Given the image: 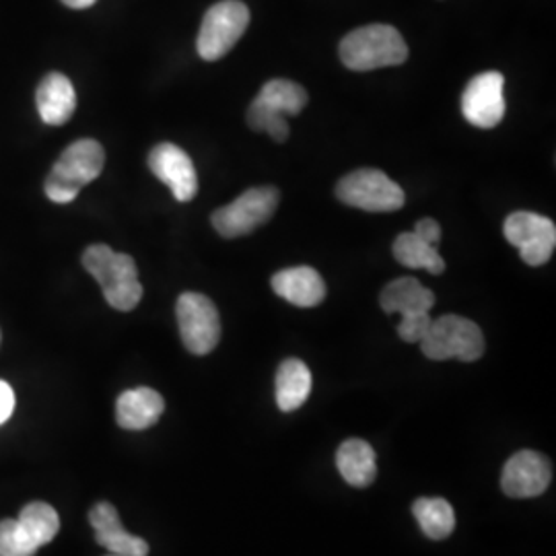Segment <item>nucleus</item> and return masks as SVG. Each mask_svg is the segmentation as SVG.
<instances>
[{
  "instance_id": "11",
  "label": "nucleus",
  "mask_w": 556,
  "mask_h": 556,
  "mask_svg": "<svg viewBox=\"0 0 556 556\" xmlns=\"http://www.w3.org/2000/svg\"><path fill=\"white\" fill-rule=\"evenodd\" d=\"M505 79L497 71L480 73L470 80L462 96V114L477 128H495L505 116Z\"/></svg>"
},
{
  "instance_id": "14",
  "label": "nucleus",
  "mask_w": 556,
  "mask_h": 556,
  "mask_svg": "<svg viewBox=\"0 0 556 556\" xmlns=\"http://www.w3.org/2000/svg\"><path fill=\"white\" fill-rule=\"evenodd\" d=\"M89 523L96 530L98 544L108 548L112 555L147 556L149 544L139 536H132L124 530L118 511L112 503H98L89 511Z\"/></svg>"
},
{
  "instance_id": "8",
  "label": "nucleus",
  "mask_w": 556,
  "mask_h": 556,
  "mask_svg": "<svg viewBox=\"0 0 556 556\" xmlns=\"http://www.w3.org/2000/svg\"><path fill=\"white\" fill-rule=\"evenodd\" d=\"M340 202L367 213H394L404 206V190L379 169H357L338 181Z\"/></svg>"
},
{
  "instance_id": "2",
  "label": "nucleus",
  "mask_w": 556,
  "mask_h": 556,
  "mask_svg": "<svg viewBox=\"0 0 556 556\" xmlns=\"http://www.w3.org/2000/svg\"><path fill=\"white\" fill-rule=\"evenodd\" d=\"M340 60L355 73H367L386 66L404 64L408 46L396 27L374 23L351 31L338 48Z\"/></svg>"
},
{
  "instance_id": "28",
  "label": "nucleus",
  "mask_w": 556,
  "mask_h": 556,
  "mask_svg": "<svg viewBox=\"0 0 556 556\" xmlns=\"http://www.w3.org/2000/svg\"><path fill=\"white\" fill-rule=\"evenodd\" d=\"M110 556H122V555H110Z\"/></svg>"
},
{
  "instance_id": "3",
  "label": "nucleus",
  "mask_w": 556,
  "mask_h": 556,
  "mask_svg": "<svg viewBox=\"0 0 556 556\" xmlns=\"http://www.w3.org/2000/svg\"><path fill=\"white\" fill-rule=\"evenodd\" d=\"M103 165L105 151L98 140H75L50 169L43 184L46 197L56 204L73 202L87 184L100 178Z\"/></svg>"
},
{
  "instance_id": "7",
  "label": "nucleus",
  "mask_w": 556,
  "mask_h": 556,
  "mask_svg": "<svg viewBox=\"0 0 556 556\" xmlns=\"http://www.w3.org/2000/svg\"><path fill=\"white\" fill-rule=\"evenodd\" d=\"M250 25V11L239 0H223L213 4L200 25L197 50L200 59L215 62L223 59Z\"/></svg>"
},
{
  "instance_id": "26",
  "label": "nucleus",
  "mask_w": 556,
  "mask_h": 556,
  "mask_svg": "<svg viewBox=\"0 0 556 556\" xmlns=\"http://www.w3.org/2000/svg\"><path fill=\"white\" fill-rule=\"evenodd\" d=\"M15 408V394L7 381H0V425H4Z\"/></svg>"
},
{
  "instance_id": "17",
  "label": "nucleus",
  "mask_w": 556,
  "mask_h": 556,
  "mask_svg": "<svg viewBox=\"0 0 556 556\" xmlns=\"http://www.w3.org/2000/svg\"><path fill=\"white\" fill-rule=\"evenodd\" d=\"M40 118L50 126H62L73 118L77 108V93L71 79L62 73H50L41 79L38 93Z\"/></svg>"
},
{
  "instance_id": "21",
  "label": "nucleus",
  "mask_w": 556,
  "mask_h": 556,
  "mask_svg": "<svg viewBox=\"0 0 556 556\" xmlns=\"http://www.w3.org/2000/svg\"><path fill=\"white\" fill-rule=\"evenodd\" d=\"M256 103L277 116H298L307 105V91L293 80H268L256 98Z\"/></svg>"
},
{
  "instance_id": "27",
  "label": "nucleus",
  "mask_w": 556,
  "mask_h": 556,
  "mask_svg": "<svg viewBox=\"0 0 556 556\" xmlns=\"http://www.w3.org/2000/svg\"><path fill=\"white\" fill-rule=\"evenodd\" d=\"M68 9H89L93 7L98 0H62Z\"/></svg>"
},
{
  "instance_id": "15",
  "label": "nucleus",
  "mask_w": 556,
  "mask_h": 556,
  "mask_svg": "<svg viewBox=\"0 0 556 556\" xmlns=\"http://www.w3.org/2000/svg\"><path fill=\"white\" fill-rule=\"evenodd\" d=\"M273 289L278 298L298 307H316L326 299V282L318 270L309 266L280 270L273 277Z\"/></svg>"
},
{
  "instance_id": "12",
  "label": "nucleus",
  "mask_w": 556,
  "mask_h": 556,
  "mask_svg": "<svg viewBox=\"0 0 556 556\" xmlns=\"http://www.w3.org/2000/svg\"><path fill=\"white\" fill-rule=\"evenodd\" d=\"M149 167L174 194L179 202H190L199 194V176L197 167L188 153L179 149L174 142H161L151 155H149Z\"/></svg>"
},
{
  "instance_id": "18",
  "label": "nucleus",
  "mask_w": 556,
  "mask_h": 556,
  "mask_svg": "<svg viewBox=\"0 0 556 556\" xmlns=\"http://www.w3.org/2000/svg\"><path fill=\"white\" fill-rule=\"evenodd\" d=\"M379 305L386 314L408 316L418 312H431L435 305V295L431 289L418 282L417 278L402 277L383 287Z\"/></svg>"
},
{
  "instance_id": "6",
  "label": "nucleus",
  "mask_w": 556,
  "mask_h": 556,
  "mask_svg": "<svg viewBox=\"0 0 556 556\" xmlns=\"http://www.w3.org/2000/svg\"><path fill=\"white\" fill-rule=\"evenodd\" d=\"M280 194L275 186H260L245 190L231 204L213 213L215 231L227 239L241 238L256 231L275 215Z\"/></svg>"
},
{
  "instance_id": "20",
  "label": "nucleus",
  "mask_w": 556,
  "mask_h": 556,
  "mask_svg": "<svg viewBox=\"0 0 556 556\" xmlns=\"http://www.w3.org/2000/svg\"><path fill=\"white\" fill-rule=\"evenodd\" d=\"M312 394V371L299 358H287L277 371V404L282 413H293Z\"/></svg>"
},
{
  "instance_id": "9",
  "label": "nucleus",
  "mask_w": 556,
  "mask_h": 556,
  "mask_svg": "<svg viewBox=\"0 0 556 556\" xmlns=\"http://www.w3.org/2000/svg\"><path fill=\"white\" fill-rule=\"evenodd\" d=\"M179 337L192 355H208L220 340V318L215 303L202 293H184L176 305Z\"/></svg>"
},
{
  "instance_id": "24",
  "label": "nucleus",
  "mask_w": 556,
  "mask_h": 556,
  "mask_svg": "<svg viewBox=\"0 0 556 556\" xmlns=\"http://www.w3.org/2000/svg\"><path fill=\"white\" fill-rule=\"evenodd\" d=\"M431 321L433 319L429 316V312H418V314L402 316V321L397 324V337L402 338L404 342L417 344L427 334Z\"/></svg>"
},
{
  "instance_id": "22",
  "label": "nucleus",
  "mask_w": 556,
  "mask_h": 556,
  "mask_svg": "<svg viewBox=\"0 0 556 556\" xmlns=\"http://www.w3.org/2000/svg\"><path fill=\"white\" fill-rule=\"evenodd\" d=\"M413 514L417 517L425 536L431 540H445L456 528L454 507L445 498H417L413 505Z\"/></svg>"
},
{
  "instance_id": "13",
  "label": "nucleus",
  "mask_w": 556,
  "mask_h": 556,
  "mask_svg": "<svg viewBox=\"0 0 556 556\" xmlns=\"http://www.w3.org/2000/svg\"><path fill=\"white\" fill-rule=\"evenodd\" d=\"M551 480V462L538 452L526 450L507 459L501 477V486L507 497L530 498L542 495L548 489Z\"/></svg>"
},
{
  "instance_id": "1",
  "label": "nucleus",
  "mask_w": 556,
  "mask_h": 556,
  "mask_svg": "<svg viewBox=\"0 0 556 556\" xmlns=\"http://www.w3.org/2000/svg\"><path fill=\"white\" fill-rule=\"evenodd\" d=\"M83 266L100 282L105 301L118 312H132L142 299L139 268L132 256L114 252L110 245L96 243L83 254Z\"/></svg>"
},
{
  "instance_id": "4",
  "label": "nucleus",
  "mask_w": 556,
  "mask_h": 556,
  "mask_svg": "<svg viewBox=\"0 0 556 556\" xmlns=\"http://www.w3.org/2000/svg\"><path fill=\"white\" fill-rule=\"evenodd\" d=\"M60 530L56 509L48 503H29L17 519L0 521V556H36L38 548L50 544Z\"/></svg>"
},
{
  "instance_id": "23",
  "label": "nucleus",
  "mask_w": 556,
  "mask_h": 556,
  "mask_svg": "<svg viewBox=\"0 0 556 556\" xmlns=\"http://www.w3.org/2000/svg\"><path fill=\"white\" fill-rule=\"evenodd\" d=\"M394 258L406 268H425L431 275L445 270V260L439 256L435 245L418 239L415 233H400L394 241Z\"/></svg>"
},
{
  "instance_id": "5",
  "label": "nucleus",
  "mask_w": 556,
  "mask_h": 556,
  "mask_svg": "<svg viewBox=\"0 0 556 556\" xmlns=\"http://www.w3.org/2000/svg\"><path fill=\"white\" fill-rule=\"evenodd\" d=\"M418 344L425 357L433 361L459 358L464 363H472L484 355L482 330L472 319L454 314L433 319Z\"/></svg>"
},
{
  "instance_id": "19",
  "label": "nucleus",
  "mask_w": 556,
  "mask_h": 556,
  "mask_svg": "<svg viewBox=\"0 0 556 556\" xmlns=\"http://www.w3.org/2000/svg\"><path fill=\"white\" fill-rule=\"evenodd\" d=\"M337 466L342 478L357 489L374 484L378 477L376 452L363 439H349L338 447Z\"/></svg>"
},
{
  "instance_id": "25",
  "label": "nucleus",
  "mask_w": 556,
  "mask_h": 556,
  "mask_svg": "<svg viewBox=\"0 0 556 556\" xmlns=\"http://www.w3.org/2000/svg\"><path fill=\"white\" fill-rule=\"evenodd\" d=\"M418 239L431 243L438 248L439 241H441V227L435 219H420L415 225V231H413Z\"/></svg>"
},
{
  "instance_id": "10",
  "label": "nucleus",
  "mask_w": 556,
  "mask_h": 556,
  "mask_svg": "<svg viewBox=\"0 0 556 556\" xmlns=\"http://www.w3.org/2000/svg\"><path fill=\"white\" fill-rule=\"evenodd\" d=\"M503 233L519 250L521 260L530 266L546 264L555 252V223L538 213L517 211L509 215L503 225Z\"/></svg>"
},
{
  "instance_id": "16",
  "label": "nucleus",
  "mask_w": 556,
  "mask_h": 556,
  "mask_svg": "<svg viewBox=\"0 0 556 556\" xmlns=\"http://www.w3.org/2000/svg\"><path fill=\"white\" fill-rule=\"evenodd\" d=\"M165 410V400L151 388L126 390L116 402V420L126 431H144L153 427Z\"/></svg>"
}]
</instances>
